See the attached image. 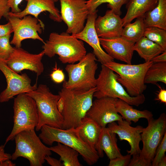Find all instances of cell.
<instances>
[{
	"label": "cell",
	"instance_id": "43",
	"mask_svg": "<svg viewBox=\"0 0 166 166\" xmlns=\"http://www.w3.org/2000/svg\"><path fill=\"white\" fill-rule=\"evenodd\" d=\"M153 62H166V50L163 53L156 56L151 60Z\"/></svg>",
	"mask_w": 166,
	"mask_h": 166
},
{
	"label": "cell",
	"instance_id": "9",
	"mask_svg": "<svg viewBox=\"0 0 166 166\" xmlns=\"http://www.w3.org/2000/svg\"><path fill=\"white\" fill-rule=\"evenodd\" d=\"M13 127L6 138L5 146L8 142L14 139L19 133L35 128L38 121L37 105L34 100L26 93L17 95L14 101Z\"/></svg>",
	"mask_w": 166,
	"mask_h": 166
},
{
	"label": "cell",
	"instance_id": "40",
	"mask_svg": "<svg viewBox=\"0 0 166 166\" xmlns=\"http://www.w3.org/2000/svg\"><path fill=\"white\" fill-rule=\"evenodd\" d=\"M45 159L47 163L51 166H63L62 162L61 160H58L51 157L50 156H46Z\"/></svg>",
	"mask_w": 166,
	"mask_h": 166
},
{
	"label": "cell",
	"instance_id": "39",
	"mask_svg": "<svg viewBox=\"0 0 166 166\" xmlns=\"http://www.w3.org/2000/svg\"><path fill=\"white\" fill-rule=\"evenodd\" d=\"M13 32L12 27L9 21L6 24L0 25V37L10 35Z\"/></svg>",
	"mask_w": 166,
	"mask_h": 166
},
{
	"label": "cell",
	"instance_id": "2",
	"mask_svg": "<svg viewBox=\"0 0 166 166\" xmlns=\"http://www.w3.org/2000/svg\"><path fill=\"white\" fill-rule=\"evenodd\" d=\"M40 130L38 136L44 144L51 146L56 142L68 146L77 151L89 165L94 164L100 158L95 149L81 139L76 128L63 129L44 125Z\"/></svg>",
	"mask_w": 166,
	"mask_h": 166
},
{
	"label": "cell",
	"instance_id": "42",
	"mask_svg": "<svg viewBox=\"0 0 166 166\" xmlns=\"http://www.w3.org/2000/svg\"><path fill=\"white\" fill-rule=\"evenodd\" d=\"M5 147L4 144L0 146V162L7 160H11V155L5 152Z\"/></svg>",
	"mask_w": 166,
	"mask_h": 166
},
{
	"label": "cell",
	"instance_id": "44",
	"mask_svg": "<svg viewBox=\"0 0 166 166\" xmlns=\"http://www.w3.org/2000/svg\"><path fill=\"white\" fill-rule=\"evenodd\" d=\"M11 160H7L0 162V166H15L16 164L13 163Z\"/></svg>",
	"mask_w": 166,
	"mask_h": 166
},
{
	"label": "cell",
	"instance_id": "38",
	"mask_svg": "<svg viewBox=\"0 0 166 166\" xmlns=\"http://www.w3.org/2000/svg\"><path fill=\"white\" fill-rule=\"evenodd\" d=\"M11 9V12L14 13H18L22 11L19 7V5L23 0H6ZM55 2L58 0H54Z\"/></svg>",
	"mask_w": 166,
	"mask_h": 166
},
{
	"label": "cell",
	"instance_id": "26",
	"mask_svg": "<svg viewBox=\"0 0 166 166\" xmlns=\"http://www.w3.org/2000/svg\"><path fill=\"white\" fill-rule=\"evenodd\" d=\"M133 49L145 62L151 61L154 57L166 50L158 44L144 36L135 43Z\"/></svg>",
	"mask_w": 166,
	"mask_h": 166
},
{
	"label": "cell",
	"instance_id": "28",
	"mask_svg": "<svg viewBox=\"0 0 166 166\" xmlns=\"http://www.w3.org/2000/svg\"><path fill=\"white\" fill-rule=\"evenodd\" d=\"M145 28L143 16L139 17L134 22L128 24L124 26L121 36L135 43L143 36Z\"/></svg>",
	"mask_w": 166,
	"mask_h": 166
},
{
	"label": "cell",
	"instance_id": "12",
	"mask_svg": "<svg viewBox=\"0 0 166 166\" xmlns=\"http://www.w3.org/2000/svg\"><path fill=\"white\" fill-rule=\"evenodd\" d=\"M61 19L66 24V32L72 35L84 29L89 12L86 0H59Z\"/></svg>",
	"mask_w": 166,
	"mask_h": 166
},
{
	"label": "cell",
	"instance_id": "16",
	"mask_svg": "<svg viewBox=\"0 0 166 166\" xmlns=\"http://www.w3.org/2000/svg\"><path fill=\"white\" fill-rule=\"evenodd\" d=\"M98 11L89 13L83 30L73 35L74 37L85 41L93 49V53L97 60L102 64L113 61L114 59L105 52L102 48L94 26L95 21L97 17Z\"/></svg>",
	"mask_w": 166,
	"mask_h": 166
},
{
	"label": "cell",
	"instance_id": "11",
	"mask_svg": "<svg viewBox=\"0 0 166 166\" xmlns=\"http://www.w3.org/2000/svg\"><path fill=\"white\" fill-rule=\"evenodd\" d=\"M148 125L141 133L143 146L140 155L152 162L157 148L166 132V115L162 113L156 119L147 120Z\"/></svg>",
	"mask_w": 166,
	"mask_h": 166
},
{
	"label": "cell",
	"instance_id": "41",
	"mask_svg": "<svg viewBox=\"0 0 166 166\" xmlns=\"http://www.w3.org/2000/svg\"><path fill=\"white\" fill-rule=\"evenodd\" d=\"M160 90L157 94L156 100L160 102L165 104H166V90L162 89L160 86L158 85Z\"/></svg>",
	"mask_w": 166,
	"mask_h": 166
},
{
	"label": "cell",
	"instance_id": "22",
	"mask_svg": "<svg viewBox=\"0 0 166 166\" xmlns=\"http://www.w3.org/2000/svg\"><path fill=\"white\" fill-rule=\"evenodd\" d=\"M158 0H128L127 3L126 14L122 18L123 27L134 19L144 16L157 5Z\"/></svg>",
	"mask_w": 166,
	"mask_h": 166
},
{
	"label": "cell",
	"instance_id": "27",
	"mask_svg": "<svg viewBox=\"0 0 166 166\" xmlns=\"http://www.w3.org/2000/svg\"><path fill=\"white\" fill-rule=\"evenodd\" d=\"M51 151L60 156V160L62 161L64 166H81L78 156L79 153L74 149L61 143L57 142V144L49 147Z\"/></svg>",
	"mask_w": 166,
	"mask_h": 166
},
{
	"label": "cell",
	"instance_id": "20",
	"mask_svg": "<svg viewBox=\"0 0 166 166\" xmlns=\"http://www.w3.org/2000/svg\"><path fill=\"white\" fill-rule=\"evenodd\" d=\"M27 3L25 9L20 12L14 13L10 11L8 15L19 18L27 15L33 16L38 19V16L42 12L47 11L50 18L53 21L61 22L62 20L60 11L55 5L54 0H25Z\"/></svg>",
	"mask_w": 166,
	"mask_h": 166
},
{
	"label": "cell",
	"instance_id": "10",
	"mask_svg": "<svg viewBox=\"0 0 166 166\" xmlns=\"http://www.w3.org/2000/svg\"><path fill=\"white\" fill-rule=\"evenodd\" d=\"M7 19L11 23L14 33L10 43L14 45L15 47H21L22 42L27 39L38 40L45 43L43 40L38 34L42 33L45 26L40 19L30 15L19 18L9 15Z\"/></svg>",
	"mask_w": 166,
	"mask_h": 166
},
{
	"label": "cell",
	"instance_id": "18",
	"mask_svg": "<svg viewBox=\"0 0 166 166\" xmlns=\"http://www.w3.org/2000/svg\"><path fill=\"white\" fill-rule=\"evenodd\" d=\"M101 46L110 56L131 64L135 43L121 36L112 38H99Z\"/></svg>",
	"mask_w": 166,
	"mask_h": 166
},
{
	"label": "cell",
	"instance_id": "30",
	"mask_svg": "<svg viewBox=\"0 0 166 166\" xmlns=\"http://www.w3.org/2000/svg\"><path fill=\"white\" fill-rule=\"evenodd\" d=\"M128 0H88L86 5L89 14L98 11L97 8L101 4L107 3V6L116 14L120 16L122 6L127 3Z\"/></svg>",
	"mask_w": 166,
	"mask_h": 166
},
{
	"label": "cell",
	"instance_id": "1",
	"mask_svg": "<svg viewBox=\"0 0 166 166\" xmlns=\"http://www.w3.org/2000/svg\"><path fill=\"white\" fill-rule=\"evenodd\" d=\"M96 87L87 90L62 88L58 94L63 99L64 107L61 114L63 123L62 129L77 128L91 108Z\"/></svg>",
	"mask_w": 166,
	"mask_h": 166
},
{
	"label": "cell",
	"instance_id": "37",
	"mask_svg": "<svg viewBox=\"0 0 166 166\" xmlns=\"http://www.w3.org/2000/svg\"><path fill=\"white\" fill-rule=\"evenodd\" d=\"M10 9L6 0H0V20L2 17L7 19Z\"/></svg>",
	"mask_w": 166,
	"mask_h": 166
},
{
	"label": "cell",
	"instance_id": "25",
	"mask_svg": "<svg viewBox=\"0 0 166 166\" xmlns=\"http://www.w3.org/2000/svg\"><path fill=\"white\" fill-rule=\"evenodd\" d=\"M116 106L118 113L121 114L123 120L131 124L132 121L136 123L141 118L148 120L153 117L151 112L148 110H140L134 109L132 105L120 99H117Z\"/></svg>",
	"mask_w": 166,
	"mask_h": 166
},
{
	"label": "cell",
	"instance_id": "7",
	"mask_svg": "<svg viewBox=\"0 0 166 166\" xmlns=\"http://www.w3.org/2000/svg\"><path fill=\"white\" fill-rule=\"evenodd\" d=\"M118 74L112 70L102 64L101 69L96 79V91L93 97L96 98L104 97L117 98L137 107L143 104L145 100L144 95L131 96L118 81Z\"/></svg>",
	"mask_w": 166,
	"mask_h": 166
},
{
	"label": "cell",
	"instance_id": "34",
	"mask_svg": "<svg viewBox=\"0 0 166 166\" xmlns=\"http://www.w3.org/2000/svg\"><path fill=\"white\" fill-rule=\"evenodd\" d=\"M131 155L128 154L125 156H122L110 160L109 166H128L131 159Z\"/></svg>",
	"mask_w": 166,
	"mask_h": 166
},
{
	"label": "cell",
	"instance_id": "14",
	"mask_svg": "<svg viewBox=\"0 0 166 166\" xmlns=\"http://www.w3.org/2000/svg\"><path fill=\"white\" fill-rule=\"evenodd\" d=\"M13 53L5 61L7 65L18 73L27 69L34 72L37 77L43 72L44 66L42 60L45 55L43 50L38 54L31 53L21 47H14Z\"/></svg>",
	"mask_w": 166,
	"mask_h": 166
},
{
	"label": "cell",
	"instance_id": "23",
	"mask_svg": "<svg viewBox=\"0 0 166 166\" xmlns=\"http://www.w3.org/2000/svg\"><path fill=\"white\" fill-rule=\"evenodd\" d=\"M102 128L94 121L85 116L82 120L81 124L76 128L81 139L95 148Z\"/></svg>",
	"mask_w": 166,
	"mask_h": 166
},
{
	"label": "cell",
	"instance_id": "8",
	"mask_svg": "<svg viewBox=\"0 0 166 166\" xmlns=\"http://www.w3.org/2000/svg\"><path fill=\"white\" fill-rule=\"evenodd\" d=\"M153 63L152 61L137 65L121 64L112 61L103 64L118 75V81L132 97L143 94L147 86L144 82L146 73Z\"/></svg>",
	"mask_w": 166,
	"mask_h": 166
},
{
	"label": "cell",
	"instance_id": "32",
	"mask_svg": "<svg viewBox=\"0 0 166 166\" xmlns=\"http://www.w3.org/2000/svg\"><path fill=\"white\" fill-rule=\"evenodd\" d=\"M10 34L0 37V59L6 61L13 53L14 48L10 41Z\"/></svg>",
	"mask_w": 166,
	"mask_h": 166
},
{
	"label": "cell",
	"instance_id": "15",
	"mask_svg": "<svg viewBox=\"0 0 166 166\" xmlns=\"http://www.w3.org/2000/svg\"><path fill=\"white\" fill-rule=\"evenodd\" d=\"M117 99L109 97L96 98L85 116L94 121L102 128L112 122L122 121V117L116 109Z\"/></svg>",
	"mask_w": 166,
	"mask_h": 166
},
{
	"label": "cell",
	"instance_id": "31",
	"mask_svg": "<svg viewBox=\"0 0 166 166\" xmlns=\"http://www.w3.org/2000/svg\"><path fill=\"white\" fill-rule=\"evenodd\" d=\"M143 36L166 50V30L156 27H146Z\"/></svg>",
	"mask_w": 166,
	"mask_h": 166
},
{
	"label": "cell",
	"instance_id": "5",
	"mask_svg": "<svg viewBox=\"0 0 166 166\" xmlns=\"http://www.w3.org/2000/svg\"><path fill=\"white\" fill-rule=\"evenodd\" d=\"M14 140L16 146L11 155L12 160L22 157L29 160L31 166H42L45 161V157L52 155L49 147L42 142L36 134L35 128L19 133Z\"/></svg>",
	"mask_w": 166,
	"mask_h": 166
},
{
	"label": "cell",
	"instance_id": "17",
	"mask_svg": "<svg viewBox=\"0 0 166 166\" xmlns=\"http://www.w3.org/2000/svg\"><path fill=\"white\" fill-rule=\"evenodd\" d=\"M117 122L118 124L115 122L109 124L108 128L118 135L120 140L128 142L131 147L129 150L127 151L128 154L132 156L139 155L141 151L139 144L144 128L140 125L132 127L131 124L123 120Z\"/></svg>",
	"mask_w": 166,
	"mask_h": 166
},
{
	"label": "cell",
	"instance_id": "3",
	"mask_svg": "<svg viewBox=\"0 0 166 166\" xmlns=\"http://www.w3.org/2000/svg\"><path fill=\"white\" fill-rule=\"evenodd\" d=\"M42 46L45 55L50 58L55 55L63 64H74L81 60L86 54L84 43L65 32L60 34L51 33L49 39Z\"/></svg>",
	"mask_w": 166,
	"mask_h": 166
},
{
	"label": "cell",
	"instance_id": "46",
	"mask_svg": "<svg viewBox=\"0 0 166 166\" xmlns=\"http://www.w3.org/2000/svg\"><path fill=\"white\" fill-rule=\"evenodd\" d=\"M166 166V157L164 156L159 162L158 166Z\"/></svg>",
	"mask_w": 166,
	"mask_h": 166
},
{
	"label": "cell",
	"instance_id": "36",
	"mask_svg": "<svg viewBox=\"0 0 166 166\" xmlns=\"http://www.w3.org/2000/svg\"><path fill=\"white\" fill-rule=\"evenodd\" d=\"M50 76L51 79L56 83H60L65 81L64 73L62 69L57 68L56 63Z\"/></svg>",
	"mask_w": 166,
	"mask_h": 166
},
{
	"label": "cell",
	"instance_id": "19",
	"mask_svg": "<svg viewBox=\"0 0 166 166\" xmlns=\"http://www.w3.org/2000/svg\"><path fill=\"white\" fill-rule=\"evenodd\" d=\"M94 26L99 38H112L121 36L123 29L122 18L111 10L96 19Z\"/></svg>",
	"mask_w": 166,
	"mask_h": 166
},
{
	"label": "cell",
	"instance_id": "6",
	"mask_svg": "<svg viewBox=\"0 0 166 166\" xmlns=\"http://www.w3.org/2000/svg\"><path fill=\"white\" fill-rule=\"evenodd\" d=\"M97 59L93 53L87 54L77 64L67 65L65 70L68 76L62 87L76 90H87L96 87V71L98 68Z\"/></svg>",
	"mask_w": 166,
	"mask_h": 166
},
{
	"label": "cell",
	"instance_id": "33",
	"mask_svg": "<svg viewBox=\"0 0 166 166\" xmlns=\"http://www.w3.org/2000/svg\"><path fill=\"white\" fill-rule=\"evenodd\" d=\"M166 151V132L163 138L158 146L155 155L152 162V166H158L160 160L165 156Z\"/></svg>",
	"mask_w": 166,
	"mask_h": 166
},
{
	"label": "cell",
	"instance_id": "4",
	"mask_svg": "<svg viewBox=\"0 0 166 166\" xmlns=\"http://www.w3.org/2000/svg\"><path fill=\"white\" fill-rule=\"evenodd\" d=\"M35 101L37 107L38 121L35 128L37 131L46 125L61 128L63 117L58 111L57 103L60 96L51 93L45 85L40 84L34 90L26 93Z\"/></svg>",
	"mask_w": 166,
	"mask_h": 166
},
{
	"label": "cell",
	"instance_id": "21",
	"mask_svg": "<svg viewBox=\"0 0 166 166\" xmlns=\"http://www.w3.org/2000/svg\"><path fill=\"white\" fill-rule=\"evenodd\" d=\"M116 134L107 127L102 128L98 141L95 147L99 157L104 156L103 152L110 160L122 156L117 144Z\"/></svg>",
	"mask_w": 166,
	"mask_h": 166
},
{
	"label": "cell",
	"instance_id": "13",
	"mask_svg": "<svg viewBox=\"0 0 166 166\" xmlns=\"http://www.w3.org/2000/svg\"><path fill=\"white\" fill-rule=\"evenodd\" d=\"M0 70L4 75L7 82L6 88L0 94V102L8 101L15 96L35 90L37 82L33 85L26 73L19 74L11 69L5 61L0 59Z\"/></svg>",
	"mask_w": 166,
	"mask_h": 166
},
{
	"label": "cell",
	"instance_id": "24",
	"mask_svg": "<svg viewBox=\"0 0 166 166\" xmlns=\"http://www.w3.org/2000/svg\"><path fill=\"white\" fill-rule=\"evenodd\" d=\"M145 27H156L166 30V0H158L157 5L143 16Z\"/></svg>",
	"mask_w": 166,
	"mask_h": 166
},
{
	"label": "cell",
	"instance_id": "35",
	"mask_svg": "<svg viewBox=\"0 0 166 166\" xmlns=\"http://www.w3.org/2000/svg\"><path fill=\"white\" fill-rule=\"evenodd\" d=\"M152 162L147 160L140 154L133 156L128 166H151Z\"/></svg>",
	"mask_w": 166,
	"mask_h": 166
},
{
	"label": "cell",
	"instance_id": "29",
	"mask_svg": "<svg viewBox=\"0 0 166 166\" xmlns=\"http://www.w3.org/2000/svg\"><path fill=\"white\" fill-rule=\"evenodd\" d=\"M160 82L166 84V61L153 62L145 75V84H156Z\"/></svg>",
	"mask_w": 166,
	"mask_h": 166
},
{
	"label": "cell",
	"instance_id": "45",
	"mask_svg": "<svg viewBox=\"0 0 166 166\" xmlns=\"http://www.w3.org/2000/svg\"><path fill=\"white\" fill-rule=\"evenodd\" d=\"M57 107L59 112L61 113L64 107V102L63 99L60 97L57 103Z\"/></svg>",
	"mask_w": 166,
	"mask_h": 166
}]
</instances>
